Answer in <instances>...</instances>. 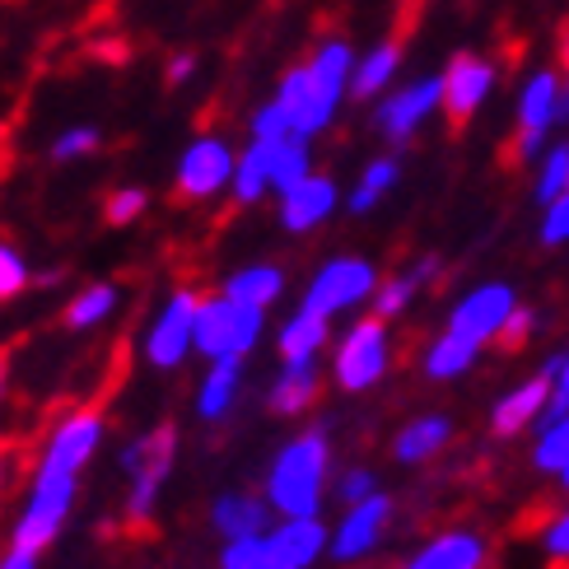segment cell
Masks as SVG:
<instances>
[{
  "instance_id": "1",
  "label": "cell",
  "mask_w": 569,
  "mask_h": 569,
  "mask_svg": "<svg viewBox=\"0 0 569 569\" xmlns=\"http://www.w3.org/2000/svg\"><path fill=\"white\" fill-rule=\"evenodd\" d=\"M355 61L360 57H355V47L346 38H322L313 52H308V61L284 70L271 99L290 112L295 136L313 140V136H322L331 122H337L341 103L350 99Z\"/></svg>"
},
{
  "instance_id": "2",
  "label": "cell",
  "mask_w": 569,
  "mask_h": 569,
  "mask_svg": "<svg viewBox=\"0 0 569 569\" xmlns=\"http://www.w3.org/2000/svg\"><path fill=\"white\" fill-rule=\"evenodd\" d=\"M327 486H331V439L322 425H308V430L276 448L262 495L271 500L276 518H322Z\"/></svg>"
},
{
  "instance_id": "3",
  "label": "cell",
  "mask_w": 569,
  "mask_h": 569,
  "mask_svg": "<svg viewBox=\"0 0 569 569\" xmlns=\"http://www.w3.org/2000/svg\"><path fill=\"white\" fill-rule=\"evenodd\" d=\"M80 467H70L52 453H38L33 462V477H29V490H23V509L10 523V537L6 547H19V551H33L42 556L52 541L66 532L70 513H76V500H80Z\"/></svg>"
},
{
  "instance_id": "4",
  "label": "cell",
  "mask_w": 569,
  "mask_h": 569,
  "mask_svg": "<svg viewBox=\"0 0 569 569\" xmlns=\"http://www.w3.org/2000/svg\"><path fill=\"white\" fill-rule=\"evenodd\" d=\"M178 425L163 420L154 425L150 435H136L122 453H117V467L127 471V505H122V523L127 528H150L154 523V509H159V495L173 477V462H178Z\"/></svg>"
},
{
  "instance_id": "5",
  "label": "cell",
  "mask_w": 569,
  "mask_h": 569,
  "mask_svg": "<svg viewBox=\"0 0 569 569\" xmlns=\"http://www.w3.org/2000/svg\"><path fill=\"white\" fill-rule=\"evenodd\" d=\"M267 331V308L233 303L224 290L201 295L197 308V355L206 365L216 360H248Z\"/></svg>"
},
{
  "instance_id": "6",
  "label": "cell",
  "mask_w": 569,
  "mask_h": 569,
  "mask_svg": "<svg viewBox=\"0 0 569 569\" xmlns=\"http://www.w3.org/2000/svg\"><path fill=\"white\" fill-rule=\"evenodd\" d=\"M197 308H201V290L178 284V290L154 308L146 331H140V360L159 373L182 369L187 355H197Z\"/></svg>"
},
{
  "instance_id": "7",
  "label": "cell",
  "mask_w": 569,
  "mask_h": 569,
  "mask_svg": "<svg viewBox=\"0 0 569 569\" xmlns=\"http://www.w3.org/2000/svg\"><path fill=\"white\" fill-rule=\"evenodd\" d=\"M388 369H392V337H388L383 318H360L337 337V350H331V383L341 392H369L383 383Z\"/></svg>"
},
{
  "instance_id": "8",
  "label": "cell",
  "mask_w": 569,
  "mask_h": 569,
  "mask_svg": "<svg viewBox=\"0 0 569 569\" xmlns=\"http://www.w3.org/2000/svg\"><path fill=\"white\" fill-rule=\"evenodd\" d=\"M383 284V276H378V267L369 262V257H331V262H322L313 271V280H308V290H303V303L308 313H318V318H337V313H350V308H360L373 299V290Z\"/></svg>"
},
{
  "instance_id": "9",
  "label": "cell",
  "mask_w": 569,
  "mask_h": 569,
  "mask_svg": "<svg viewBox=\"0 0 569 569\" xmlns=\"http://www.w3.org/2000/svg\"><path fill=\"white\" fill-rule=\"evenodd\" d=\"M233 163H239V150H233L220 131L192 136L182 146L178 163H173V192H178V201H210V197L229 192Z\"/></svg>"
},
{
  "instance_id": "10",
  "label": "cell",
  "mask_w": 569,
  "mask_h": 569,
  "mask_svg": "<svg viewBox=\"0 0 569 569\" xmlns=\"http://www.w3.org/2000/svg\"><path fill=\"white\" fill-rule=\"evenodd\" d=\"M560 70L541 66L518 89V136H513V163H541L547 136L560 127Z\"/></svg>"
},
{
  "instance_id": "11",
  "label": "cell",
  "mask_w": 569,
  "mask_h": 569,
  "mask_svg": "<svg viewBox=\"0 0 569 569\" xmlns=\"http://www.w3.org/2000/svg\"><path fill=\"white\" fill-rule=\"evenodd\" d=\"M435 112H443V76H420L401 89H388L383 99L373 103V131L383 136L388 146H407Z\"/></svg>"
},
{
  "instance_id": "12",
  "label": "cell",
  "mask_w": 569,
  "mask_h": 569,
  "mask_svg": "<svg viewBox=\"0 0 569 569\" xmlns=\"http://www.w3.org/2000/svg\"><path fill=\"white\" fill-rule=\"evenodd\" d=\"M392 513H397V500L392 495H369V500L360 505H350L341 513V523L331 528V551L327 560H337V565H355V560H369L378 547H383V537L392 528Z\"/></svg>"
},
{
  "instance_id": "13",
  "label": "cell",
  "mask_w": 569,
  "mask_h": 569,
  "mask_svg": "<svg viewBox=\"0 0 569 569\" xmlns=\"http://www.w3.org/2000/svg\"><path fill=\"white\" fill-rule=\"evenodd\" d=\"M513 308H518L513 284L486 280V284L467 290L453 303V313H448V331H458V337H467L471 346H490V341H500V331H505Z\"/></svg>"
},
{
  "instance_id": "14",
  "label": "cell",
  "mask_w": 569,
  "mask_h": 569,
  "mask_svg": "<svg viewBox=\"0 0 569 569\" xmlns=\"http://www.w3.org/2000/svg\"><path fill=\"white\" fill-rule=\"evenodd\" d=\"M443 112L453 127H467L471 117L486 108V99L495 93V80H500V66L481 52H458L443 70Z\"/></svg>"
},
{
  "instance_id": "15",
  "label": "cell",
  "mask_w": 569,
  "mask_h": 569,
  "mask_svg": "<svg viewBox=\"0 0 569 569\" xmlns=\"http://www.w3.org/2000/svg\"><path fill=\"white\" fill-rule=\"evenodd\" d=\"M556 373H560V355H551V360L541 365L532 378H523L513 392H505L500 401H495L490 407V435L495 439H513V435H523L537 416H547Z\"/></svg>"
},
{
  "instance_id": "16",
  "label": "cell",
  "mask_w": 569,
  "mask_h": 569,
  "mask_svg": "<svg viewBox=\"0 0 569 569\" xmlns=\"http://www.w3.org/2000/svg\"><path fill=\"white\" fill-rule=\"evenodd\" d=\"M276 528V509L262 490H224L210 500V532L224 541H243V537H267Z\"/></svg>"
},
{
  "instance_id": "17",
  "label": "cell",
  "mask_w": 569,
  "mask_h": 569,
  "mask_svg": "<svg viewBox=\"0 0 569 569\" xmlns=\"http://www.w3.org/2000/svg\"><path fill=\"white\" fill-rule=\"evenodd\" d=\"M337 206H346L337 178L313 173V178H303L299 187H290V192L280 197V224H284V233H313L337 216Z\"/></svg>"
},
{
  "instance_id": "18",
  "label": "cell",
  "mask_w": 569,
  "mask_h": 569,
  "mask_svg": "<svg viewBox=\"0 0 569 569\" xmlns=\"http://www.w3.org/2000/svg\"><path fill=\"white\" fill-rule=\"evenodd\" d=\"M490 560V541L471 528H448L430 537L425 547H416L397 569H486Z\"/></svg>"
},
{
  "instance_id": "19",
  "label": "cell",
  "mask_w": 569,
  "mask_h": 569,
  "mask_svg": "<svg viewBox=\"0 0 569 569\" xmlns=\"http://www.w3.org/2000/svg\"><path fill=\"white\" fill-rule=\"evenodd\" d=\"M318 392H322V369H318V360L280 365V373L271 378V388H267V411L280 416V420H299L303 411H313Z\"/></svg>"
},
{
  "instance_id": "20",
  "label": "cell",
  "mask_w": 569,
  "mask_h": 569,
  "mask_svg": "<svg viewBox=\"0 0 569 569\" xmlns=\"http://www.w3.org/2000/svg\"><path fill=\"white\" fill-rule=\"evenodd\" d=\"M243 365L248 360H216V365H206L197 401H192L197 420H206V425L229 420V411L239 407V392H243Z\"/></svg>"
},
{
  "instance_id": "21",
  "label": "cell",
  "mask_w": 569,
  "mask_h": 569,
  "mask_svg": "<svg viewBox=\"0 0 569 569\" xmlns=\"http://www.w3.org/2000/svg\"><path fill=\"white\" fill-rule=\"evenodd\" d=\"M453 443V420L448 416H416V420H407L397 430V439H392V458L401 462V467H420V462H435L443 448Z\"/></svg>"
},
{
  "instance_id": "22",
  "label": "cell",
  "mask_w": 569,
  "mask_h": 569,
  "mask_svg": "<svg viewBox=\"0 0 569 569\" xmlns=\"http://www.w3.org/2000/svg\"><path fill=\"white\" fill-rule=\"evenodd\" d=\"M271 541L295 569H313L331 551V528L322 523V518H276Z\"/></svg>"
},
{
  "instance_id": "23",
  "label": "cell",
  "mask_w": 569,
  "mask_h": 569,
  "mask_svg": "<svg viewBox=\"0 0 569 569\" xmlns=\"http://www.w3.org/2000/svg\"><path fill=\"white\" fill-rule=\"evenodd\" d=\"M331 346V322L308 313V308H299V313H290L280 322L276 331V355L280 365H303V360H318V355Z\"/></svg>"
},
{
  "instance_id": "24",
  "label": "cell",
  "mask_w": 569,
  "mask_h": 569,
  "mask_svg": "<svg viewBox=\"0 0 569 569\" xmlns=\"http://www.w3.org/2000/svg\"><path fill=\"white\" fill-rule=\"evenodd\" d=\"M397 70H401V42H373L369 52L355 61V76H350V99H360V103H378L383 93L392 89L397 80Z\"/></svg>"
},
{
  "instance_id": "25",
  "label": "cell",
  "mask_w": 569,
  "mask_h": 569,
  "mask_svg": "<svg viewBox=\"0 0 569 569\" xmlns=\"http://www.w3.org/2000/svg\"><path fill=\"white\" fill-rule=\"evenodd\" d=\"M229 197H233V206H257V201L276 197V187H271V146L267 140H248V146L239 150Z\"/></svg>"
},
{
  "instance_id": "26",
  "label": "cell",
  "mask_w": 569,
  "mask_h": 569,
  "mask_svg": "<svg viewBox=\"0 0 569 569\" xmlns=\"http://www.w3.org/2000/svg\"><path fill=\"white\" fill-rule=\"evenodd\" d=\"M220 290H224L233 303L271 308V303H280V295H284V267H276V262H252V267H239L233 276H224Z\"/></svg>"
},
{
  "instance_id": "27",
  "label": "cell",
  "mask_w": 569,
  "mask_h": 569,
  "mask_svg": "<svg viewBox=\"0 0 569 569\" xmlns=\"http://www.w3.org/2000/svg\"><path fill=\"white\" fill-rule=\"evenodd\" d=\"M477 355H481V346H471L467 337H458V331H439V337L425 346V355H420V369H425V378H435V383H453V378H462L471 365H477Z\"/></svg>"
},
{
  "instance_id": "28",
  "label": "cell",
  "mask_w": 569,
  "mask_h": 569,
  "mask_svg": "<svg viewBox=\"0 0 569 569\" xmlns=\"http://www.w3.org/2000/svg\"><path fill=\"white\" fill-rule=\"evenodd\" d=\"M117 303H122V290H117V284H108V280H93V284H84V290L70 295L61 322H66L70 331H89V327L108 322V318L117 313Z\"/></svg>"
},
{
  "instance_id": "29",
  "label": "cell",
  "mask_w": 569,
  "mask_h": 569,
  "mask_svg": "<svg viewBox=\"0 0 569 569\" xmlns=\"http://www.w3.org/2000/svg\"><path fill=\"white\" fill-rule=\"evenodd\" d=\"M267 146H271V187H276V197H284L303 178H313V140L284 136V140H267Z\"/></svg>"
},
{
  "instance_id": "30",
  "label": "cell",
  "mask_w": 569,
  "mask_h": 569,
  "mask_svg": "<svg viewBox=\"0 0 569 569\" xmlns=\"http://www.w3.org/2000/svg\"><path fill=\"white\" fill-rule=\"evenodd\" d=\"M397 182H401V159H397V154H378V159H369V163H365V173H360V182L350 187L346 210H350V216H369V210L383 201Z\"/></svg>"
},
{
  "instance_id": "31",
  "label": "cell",
  "mask_w": 569,
  "mask_h": 569,
  "mask_svg": "<svg viewBox=\"0 0 569 569\" xmlns=\"http://www.w3.org/2000/svg\"><path fill=\"white\" fill-rule=\"evenodd\" d=\"M220 569H295L280 556V547L267 537H243V541H224L220 547Z\"/></svg>"
},
{
  "instance_id": "32",
  "label": "cell",
  "mask_w": 569,
  "mask_h": 569,
  "mask_svg": "<svg viewBox=\"0 0 569 569\" xmlns=\"http://www.w3.org/2000/svg\"><path fill=\"white\" fill-rule=\"evenodd\" d=\"M425 290V280L407 267V271H397V276H383V284L373 290V318H383V322H392V318H401L411 308V299Z\"/></svg>"
},
{
  "instance_id": "33",
  "label": "cell",
  "mask_w": 569,
  "mask_h": 569,
  "mask_svg": "<svg viewBox=\"0 0 569 569\" xmlns=\"http://www.w3.org/2000/svg\"><path fill=\"white\" fill-rule=\"evenodd\" d=\"M569 192V140L551 146L537 163V182H532V201L537 206H551Z\"/></svg>"
},
{
  "instance_id": "34",
  "label": "cell",
  "mask_w": 569,
  "mask_h": 569,
  "mask_svg": "<svg viewBox=\"0 0 569 569\" xmlns=\"http://www.w3.org/2000/svg\"><path fill=\"white\" fill-rule=\"evenodd\" d=\"M103 150V131L93 127V122H76V127H66L52 136V146H47V159L52 163H76V159H89V154H99Z\"/></svg>"
},
{
  "instance_id": "35",
  "label": "cell",
  "mask_w": 569,
  "mask_h": 569,
  "mask_svg": "<svg viewBox=\"0 0 569 569\" xmlns=\"http://www.w3.org/2000/svg\"><path fill=\"white\" fill-rule=\"evenodd\" d=\"M146 210H150V192H146V187H136V182L112 187L108 201H103V224L127 229V224H136L140 216H146Z\"/></svg>"
},
{
  "instance_id": "36",
  "label": "cell",
  "mask_w": 569,
  "mask_h": 569,
  "mask_svg": "<svg viewBox=\"0 0 569 569\" xmlns=\"http://www.w3.org/2000/svg\"><path fill=\"white\" fill-rule=\"evenodd\" d=\"M532 467L537 471H556V477L569 467V416L551 420L547 430H541V439L532 443Z\"/></svg>"
},
{
  "instance_id": "37",
  "label": "cell",
  "mask_w": 569,
  "mask_h": 569,
  "mask_svg": "<svg viewBox=\"0 0 569 569\" xmlns=\"http://www.w3.org/2000/svg\"><path fill=\"white\" fill-rule=\"evenodd\" d=\"M33 284V267L14 243H0V303L19 299Z\"/></svg>"
},
{
  "instance_id": "38",
  "label": "cell",
  "mask_w": 569,
  "mask_h": 569,
  "mask_svg": "<svg viewBox=\"0 0 569 569\" xmlns=\"http://www.w3.org/2000/svg\"><path fill=\"white\" fill-rule=\"evenodd\" d=\"M284 136H295V122H290V112H284L276 99H267L262 108H252L248 140H284Z\"/></svg>"
},
{
  "instance_id": "39",
  "label": "cell",
  "mask_w": 569,
  "mask_h": 569,
  "mask_svg": "<svg viewBox=\"0 0 569 569\" xmlns=\"http://www.w3.org/2000/svg\"><path fill=\"white\" fill-rule=\"evenodd\" d=\"M537 337V308H528V303H518L513 308V313H509V322H505V331H500V341H495V346H500V350H523L528 341Z\"/></svg>"
},
{
  "instance_id": "40",
  "label": "cell",
  "mask_w": 569,
  "mask_h": 569,
  "mask_svg": "<svg viewBox=\"0 0 569 569\" xmlns=\"http://www.w3.org/2000/svg\"><path fill=\"white\" fill-rule=\"evenodd\" d=\"M369 495H378V477L369 467H346L341 477H337V500L350 509V505H360L369 500Z\"/></svg>"
},
{
  "instance_id": "41",
  "label": "cell",
  "mask_w": 569,
  "mask_h": 569,
  "mask_svg": "<svg viewBox=\"0 0 569 569\" xmlns=\"http://www.w3.org/2000/svg\"><path fill=\"white\" fill-rule=\"evenodd\" d=\"M537 239H541V248H565L569 243V192L541 210V233Z\"/></svg>"
},
{
  "instance_id": "42",
  "label": "cell",
  "mask_w": 569,
  "mask_h": 569,
  "mask_svg": "<svg viewBox=\"0 0 569 569\" xmlns=\"http://www.w3.org/2000/svg\"><path fill=\"white\" fill-rule=\"evenodd\" d=\"M541 547H547L551 560H569V509H560L547 523V532H541Z\"/></svg>"
},
{
  "instance_id": "43",
  "label": "cell",
  "mask_w": 569,
  "mask_h": 569,
  "mask_svg": "<svg viewBox=\"0 0 569 569\" xmlns=\"http://www.w3.org/2000/svg\"><path fill=\"white\" fill-rule=\"evenodd\" d=\"M569 416V350H560V373H556V388H551V407L541 420H565Z\"/></svg>"
},
{
  "instance_id": "44",
  "label": "cell",
  "mask_w": 569,
  "mask_h": 569,
  "mask_svg": "<svg viewBox=\"0 0 569 569\" xmlns=\"http://www.w3.org/2000/svg\"><path fill=\"white\" fill-rule=\"evenodd\" d=\"M192 76H197V52H173V57H169V66H163V80H169L173 89H178V84H187Z\"/></svg>"
},
{
  "instance_id": "45",
  "label": "cell",
  "mask_w": 569,
  "mask_h": 569,
  "mask_svg": "<svg viewBox=\"0 0 569 569\" xmlns=\"http://www.w3.org/2000/svg\"><path fill=\"white\" fill-rule=\"evenodd\" d=\"M38 560H42V556L19 551V547H6V551H0V569H38Z\"/></svg>"
},
{
  "instance_id": "46",
  "label": "cell",
  "mask_w": 569,
  "mask_h": 569,
  "mask_svg": "<svg viewBox=\"0 0 569 569\" xmlns=\"http://www.w3.org/2000/svg\"><path fill=\"white\" fill-rule=\"evenodd\" d=\"M57 280H61V271H57V267H52V271H42V276H33V284H57Z\"/></svg>"
},
{
  "instance_id": "47",
  "label": "cell",
  "mask_w": 569,
  "mask_h": 569,
  "mask_svg": "<svg viewBox=\"0 0 569 569\" xmlns=\"http://www.w3.org/2000/svg\"><path fill=\"white\" fill-rule=\"evenodd\" d=\"M6 373H10V360H6V350H0V397H6Z\"/></svg>"
},
{
  "instance_id": "48",
  "label": "cell",
  "mask_w": 569,
  "mask_h": 569,
  "mask_svg": "<svg viewBox=\"0 0 569 569\" xmlns=\"http://www.w3.org/2000/svg\"><path fill=\"white\" fill-rule=\"evenodd\" d=\"M0 490H6V448H0Z\"/></svg>"
},
{
  "instance_id": "49",
  "label": "cell",
  "mask_w": 569,
  "mask_h": 569,
  "mask_svg": "<svg viewBox=\"0 0 569 569\" xmlns=\"http://www.w3.org/2000/svg\"><path fill=\"white\" fill-rule=\"evenodd\" d=\"M560 486H565V495H569V467H565V471H560Z\"/></svg>"
},
{
  "instance_id": "50",
  "label": "cell",
  "mask_w": 569,
  "mask_h": 569,
  "mask_svg": "<svg viewBox=\"0 0 569 569\" xmlns=\"http://www.w3.org/2000/svg\"><path fill=\"white\" fill-rule=\"evenodd\" d=\"M0 150H6V127H0Z\"/></svg>"
}]
</instances>
